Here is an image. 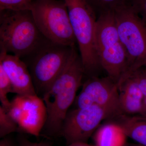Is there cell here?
Wrapping results in <instances>:
<instances>
[{"instance_id":"cell-22","label":"cell","mask_w":146,"mask_h":146,"mask_svg":"<svg viewBox=\"0 0 146 146\" xmlns=\"http://www.w3.org/2000/svg\"><path fill=\"white\" fill-rule=\"evenodd\" d=\"M0 146H15L11 138L8 136L2 138L0 141Z\"/></svg>"},{"instance_id":"cell-3","label":"cell","mask_w":146,"mask_h":146,"mask_svg":"<svg viewBox=\"0 0 146 146\" xmlns=\"http://www.w3.org/2000/svg\"><path fill=\"white\" fill-rule=\"evenodd\" d=\"M77 50L76 46L59 44L46 39L22 59L28 68L38 96L42 98Z\"/></svg>"},{"instance_id":"cell-8","label":"cell","mask_w":146,"mask_h":146,"mask_svg":"<svg viewBox=\"0 0 146 146\" xmlns=\"http://www.w3.org/2000/svg\"><path fill=\"white\" fill-rule=\"evenodd\" d=\"M107 119H111L109 113L97 105L69 109L62 123L60 137L65 139L66 145L87 143L102 121Z\"/></svg>"},{"instance_id":"cell-13","label":"cell","mask_w":146,"mask_h":146,"mask_svg":"<svg viewBox=\"0 0 146 146\" xmlns=\"http://www.w3.org/2000/svg\"><path fill=\"white\" fill-rule=\"evenodd\" d=\"M115 118L118 121L114 123L121 128L126 137L137 144L146 146V118L121 115Z\"/></svg>"},{"instance_id":"cell-20","label":"cell","mask_w":146,"mask_h":146,"mask_svg":"<svg viewBox=\"0 0 146 146\" xmlns=\"http://www.w3.org/2000/svg\"><path fill=\"white\" fill-rule=\"evenodd\" d=\"M126 5L132 7L146 23V0H128Z\"/></svg>"},{"instance_id":"cell-18","label":"cell","mask_w":146,"mask_h":146,"mask_svg":"<svg viewBox=\"0 0 146 146\" xmlns=\"http://www.w3.org/2000/svg\"><path fill=\"white\" fill-rule=\"evenodd\" d=\"M33 0H0V11L30 10Z\"/></svg>"},{"instance_id":"cell-17","label":"cell","mask_w":146,"mask_h":146,"mask_svg":"<svg viewBox=\"0 0 146 146\" xmlns=\"http://www.w3.org/2000/svg\"><path fill=\"white\" fill-rule=\"evenodd\" d=\"M10 93H13L11 82L2 66L0 65V101L1 105L5 108L10 104L7 98V95Z\"/></svg>"},{"instance_id":"cell-10","label":"cell","mask_w":146,"mask_h":146,"mask_svg":"<svg viewBox=\"0 0 146 146\" xmlns=\"http://www.w3.org/2000/svg\"><path fill=\"white\" fill-rule=\"evenodd\" d=\"M13 100L18 106L20 133L39 137L47 118L46 108L42 98L37 95L28 96L17 95Z\"/></svg>"},{"instance_id":"cell-2","label":"cell","mask_w":146,"mask_h":146,"mask_svg":"<svg viewBox=\"0 0 146 146\" xmlns=\"http://www.w3.org/2000/svg\"><path fill=\"white\" fill-rule=\"evenodd\" d=\"M47 39L30 10L0 11V51L26 57Z\"/></svg>"},{"instance_id":"cell-21","label":"cell","mask_w":146,"mask_h":146,"mask_svg":"<svg viewBox=\"0 0 146 146\" xmlns=\"http://www.w3.org/2000/svg\"><path fill=\"white\" fill-rule=\"evenodd\" d=\"M18 136L17 146H51L49 144L45 142L35 143L31 141L23 134Z\"/></svg>"},{"instance_id":"cell-14","label":"cell","mask_w":146,"mask_h":146,"mask_svg":"<svg viewBox=\"0 0 146 146\" xmlns=\"http://www.w3.org/2000/svg\"><path fill=\"white\" fill-rule=\"evenodd\" d=\"M115 123L107 124L98 129L94 136L95 146H125V137Z\"/></svg>"},{"instance_id":"cell-25","label":"cell","mask_w":146,"mask_h":146,"mask_svg":"<svg viewBox=\"0 0 146 146\" xmlns=\"http://www.w3.org/2000/svg\"><path fill=\"white\" fill-rule=\"evenodd\" d=\"M125 146H143L142 145H140V144H132V145H125Z\"/></svg>"},{"instance_id":"cell-9","label":"cell","mask_w":146,"mask_h":146,"mask_svg":"<svg viewBox=\"0 0 146 146\" xmlns=\"http://www.w3.org/2000/svg\"><path fill=\"white\" fill-rule=\"evenodd\" d=\"M82 86L73 103L75 108H85L96 104L105 110L111 119L122 115L117 84L109 77L89 78Z\"/></svg>"},{"instance_id":"cell-6","label":"cell","mask_w":146,"mask_h":146,"mask_svg":"<svg viewBox=\"0 0 146 146\" xmlns=\"http://www.w3.org/2000/svg\"><path fill=\"white\" fill-rule=\"evenodd\" d=\"M120 39L127 56V67L118 85L140 68H146V23L130 6L114 11Z\"/></svg>"},{"instance_id":"cell-7","label":"cell","mask_w":146,"mask_h":146,"mask_svg":"<svg viewBox=\"0 0 146 146\" xmlns=\"http://www.w3.org/2000/svg\"><path fill=\"white\" fill-rule=\"evenodd\" d=\"M30 10L46 39L68 46L77 45L64 0H33Z\"/></svg>"},{"instance_id":"cell-15","label":"cell","mask_w":146,"mask_h":146,"mask_svg":"<svg viewBox=\"0 0 146 146\" xmlns=\"http://www.w3.org/2000/svg\"><path fill=\"white\" fill-rule=\"evenodd\" d=\"M96 13L97 18L105 13L115 11L127 4L128 0H86Z\"/></svg>"},{"instance_id":"cell-11","label":"cell","mask_w":146,"mask_h":146,"mask_svg":"<svg viewBox=\"0 0 146 146\" xmlns=\"http://www.w3.org/2000/svg\"><path fill=\"white\" fill-rule=\"evenodd\" d=\"M0 65L10 80L13 93L23 96L37 95L28 68L20 57L0 51Z\"/></svg>"},{"instance_id":"cell-12","label":"cell","mask_w":146,"mask_h":146,"mask_svg":"<svg viewBox=\"0 0 146 146\" xmlns=\"http://www.w3.org/2000/svg\"><path fill=\"white\" fill-rule=\"evenodd\" d=\"M122 115H141L145 96L132 76L118 86Z\"/></svg>"},{"instance_id":"cell-1","label":"cell","mask_w":146,"mask_h":146,"mask_svg":"<svg viewBox=\"0 0 146 146\" xmlns=\"http://www.w3.org/2000/svg\"><path fill=\"white\" fill-rule=\"evenodd\" d=\"M84 76L80 53L76 51L70 62L42 96L47 118L42 133L47 138L60 137L63 120L73 104Z\"/></svg>"},{"instance_id":"cell-4","label":"cell","mask_w":146,"mask_h":146,"mask_svg":"<svg viewBox=\"0 0 146 146\" xmlns=\"http://www.w3.org/2000/svg\"><path fill=\"white\" fill-rule=\"evenodd\" d=\"M87 78L98 77L102 70L97 55L96 31L97 17L86 0H64Z\"/></svg>"},{"instance_id":"cell-19","label":"cell","mask_w":146,"mask_h":146,"mask_svg":"<svg viewBox=\"0 0 146 146\" xmlns=\"http://www.w3.org/2000/svg\"><path fill=\"white\" fill-rule=\"evenodd\" d=\"M131 76L133 77L144 96L146 97V68H140Z\"/></svg>"},{"instance_id":"cell-5","label":"cell","mask_w":146,"mask_h":146,"mask_svg":"<svg viewBox=\"0 0 146 146\" xmlns=\"http://www.w3.org/2000/svg\"><path fill=\"white\" fill-rule=\"evenodd\" d=\"M96 47L100 64L107 76L117 84L127 67V56L118 33L114 11L97 18Z\"/></svg>"},{"instance_id":"cell-16","label":"cell","mask_w":146,"mask_h":146,"mask_svg":"<svg viewBox=\"0 0 146 146\" xmlns=\"http://www.w3.org/2000/svg\"><path fill=\"white\" fill-rule=\"evenodd\" d=\"M16 132H21L18 123L11 117L6 108L1 105L0 138H4L11 133Z\"/></svg>"},{"instance_id":"cell-24","label":"cell","mask_w":146,"mask_h":146,"mask_svg":"<svg viewBox=\"0 0 146 146\" xmlns=\"http://www.w3.org/2000/svg\"><path fill=\"white\" fill-rule=\"evenodd\" d=\"M146 118V97H145L143 103V109L142 113L140 115Z\"/></svg>"},{"instance_id":"cell-23","label":"cell","mask_w":146,"mask_h":146,"mask_svg":"<svg viewBox=\"0 0 146 146\" xmlns=\"http://www.w3.org/2000/svg\"><path fill=\"white\" fill-rule=\"evenodd\" d=\"M66 146H95V145H89V144L86 143H75L70 144V145H66Z\"/></svg>"}]
</instances>
